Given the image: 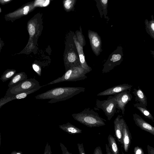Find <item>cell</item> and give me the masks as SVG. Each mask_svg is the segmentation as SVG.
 <instances>
[{
  "label": "cell",
  "instance_id": "cell-1",
  "mask_svg": "<svg viewBox=\"0 0 154 154\" xmlns=\"http://www.w3.org/2000/svg\"><path fill=\"white\" fill-rule=\"evenodd\" d=\"M85 88L82 87H61L55 88L35 97L37 99H50L49 103L66 100L79 93L84 92Z\"/></svg>",
  "mask_w": 154,
  "mask_h": 154
},
{
  "label": "cell",
  "instance_id": "cell-2",
  "mask_svg": "<svg viewBox=\"0 0 154 154\" xmlns=\"http://www.w3.org/2000/svg\"><path fill=\"white\" fill-rule=\"evenodd\" d=\"M73 32L69 31L65 37L63 61L65 71L70 68L80 65L77 49L73 37Z\"/></svg>",
  "mask_w": 154,
  "mask_h": 154
},
{
  "label": "cell",
  "instance_id": "cell-3",
  "mask_svg": "<svg viewBox=\"0 0 154 154\" xmlns=\"http://www.w3.org/2000/svg\"><path fill=\"white\" fill-rule=\"evenodd\" d=\"M72 116L75 120L90 128L99 127L106 124V121L104 119L89 108H85L80 112L73 114Z\"/></svg>",
  "mask_w": 154,
  "mask_h": 154
},
{
  "label": "cell",
  "instance_id": "cell-4",
  "mask_svg": "<svg viewBox=\"0 0 154 154\" xmlns=\"http://www.w3.org/2000/svg\"><path fill=\"white\" fill-rule=\"evenodd\" d=\"M87 73L81 65L72 67L66 71L64 74L43 87L64 82H75L84 80L87 78Z\"/></svg>",
  "mask_w": 154,
  "mask_h": 154
},
{
  "label": "cell",
  "instance_id": "cell-5",
  "mask_svg": "<svg viewBox=\"0 0 154 154\" xmlns=\"http://www.w3.org/2000/svg\"><path fill=\"white\" fill-rule=\"evenodd\" d=\"M41 86L34 78L27 79L15 86L9 88L4 97H10L23 91Z\"/></svg>",
  "mask_w": 154,
  "mask_h": 154
},
{
  "label": "cell",
  "instance_id": "cell-6",
  "mask_svg": "<svg viewBox=\"0 0 154 154\" xmlns=\"http://www.w3.org/2000/svg\"><path fill=\"white\" fill-rule=\"evenodd\" d=\"M116 100L113 96L111 95L106 100H100L97 99L96 101L97 108L103 111L109 121L111 120L116 112Z\"/></svg>",
  "mask_w": 154,
  "mask_h": 154
},
{
  "label": "cell",
  "instance_id": "cell-7",
  "mask_svg": "<svg viewBox=\"0 0 154 154\" xmlns=\"http://www.w3.org/2000/svg\"><path fill=\"white\" fill-rule=\"evenodd\" d=\"M123 48L121 46H119L110 54L103 65V73L108 72L116 66L120 65L123 60Z\"/></svg>",
  "mask_w": 154,
  "mask_h": 154
},
{
  "label": "cell",
  "instance_id": "cell-8",
  "mask_svg": "<svg viewBox=\"0 0 154 154\" xmlns=\"http://www.w3.org/2000/svg\"><path fill=\"white\" fill-rule=\"evenodd\" d=\"M36 8L34 4V1L28 2L14 11L5 14V19L6 21L13 22L16 20L27 15Z\"/></svg>",
  "mask_w": 154,
  "mask_h": 154
},
{
  "label": "cell",
  "instance_id": "cell-9",
  "mask_svg": "<svg viewBox=\"0 0 154 154\" xmlns=\"http://www.w3.org/2000/svg\"><path fill=\"white\" fill-rule=\"evenodd\" d=\"M130 91L131 90H127L113 94V96L117 102L116 109L121 111L123 116L125 115L126 104L132 98Z\"/></svg>",
  "mask_w": 154,
  "mask_h": 154
},
{
  "label": "cell",
  "instance_id": "cell-10",
  "mask_svg": "<svg viewBox=\"0 0 154 154\" xmlns=\"http://www.w3.org/2000/svg\"><path fill=\"white\" fill-rule=\"evenodd\" d=\"M88 36L93 53L96 56H98L102 51L100 36L97 32L90 30L88 31Z\"/></svg>",
  "mask_w": 154,
  "mask_h": 154
},
{
  "label": "cell",
  "instance_id": "cell-11",
  "mask_svg": "<svg viewBox=\"0 0 154 154\" xmlns=\"http://www.w3.org/2000/svg\"><path fill=\"white\" fill-rule=\"evenodd\" d=\"M73 37L77 49L80 65L88 73L91 71L92 69L88 65L86 62L83 51V47L79 42L74 32H73Z\"/></svg>",
  "mask_w": 154,
  "mask_h": 154
},
{
  "label": "cell",
  "instance_id": "cell-12",
  "mask_svg": "<svg viewBox=\"0 0 154 154\" xmlns=\"http://www.w3.org/2000/svg\"><path fill=\"white\" fill-rule=\"evenodd\" d=\"M132 86V85L128 84L116 85L100 92L97 94V96H100L113 95L125 91L131 90Z\"/></svg>",
  "mask_w": 154,
  "mask_h": 154
},
{
  "label": "cell",
  "instance_id": "cell-13",
  "mask_svg": "<svg viewBox=\"0 0 154 154\" xmlns=\"http://www.w3.org/2000/svg\"><path fill=\"white\" fill-rule=\"evenodd\" d=\"M125 120L122 115H118L113 123L115 135L119 142L122 144L123 131Z\"/></svg>",
  "mask_w": 154,
  "mask_h": 154
},
{
  "label": "cell",
  "instance_id": "cell-14",
  "mask_svg": "<svg viewBox=\"0 0 154 154\" xmlns=\"http://www.w3.org/2000/svg\"><path fill=\"white\" fill-rule=\"evenodd\" d=\"M134 120L136 125L141 129L154 135V127L144 120L140 116L135 113L133 114Z\"/></svg>",
  "mask_w": 154,
  "mask_h": 154
},
{
  "label": "cell",
  "instance_id": "cell-15",
  "mask_svg": "<svg viewBox=\"0 0 154 154\" xmlns=\"http://www.w3.org/2000/svg\"><path fill=\"white\" fill-rule=\"evenodd\" d=\"M132 139L131 133L128 127L125 120L123 131L122 144L125 152H128L130 146Z\"/></svg>",
  "mask_w": 154,
  "mask_h": 154
},
{
  "label": "cell",
  "instance_id": "cell-16",
  "mask_svg": "<svg viewBox=\"0 0 154 154\" xmlns=\"http://www.w3.org/2000/svg\"><path fill=\"white\" fill-rule=\"evenodd\" d=\"M96 3V6L99 12L101 18H104L107 21L109 18L107 15V7L108 0H95Z\"/></svg>",
  "mask_w": 154,
  "mask_h": 154
},
{
  "label": "cell",
  "instance_id": "cell-17",
  "mask_svg": "<svg viewBox=\"0 0 154 154\" xmlns=\"http://www.w3.org/2000/svg\"><path fill=\"white\" fill-rule=\"evenodd\" d=\"M133 94L135 96V101L146 107L147 106V99L143 91L140 88H134Z\"/></svg>",
  "mask_w": 154,
  "mask_h": 154
},
{
  "label": "cell",
  "instance_id": "cell-18",
  "mask_svg": "<svg viewBox=\"0 0 154 154\" xmlns=\"http://www.w3.org/2000/svg\"><path fill=\"white\" fill-rule=\"evenodd\" d=\"M27 78V75L24 72L16 73L11 79L8 86L11 88L15 86Z\"/></svg>",
  "mask_w": 154,
  "mask_h": 154
},
{
  "label": "cell",
  "instance_id": "cell-19",
  "mask_svg": "<svg viewBox=\"0 0 154 154\" xmlns=\"http://www.w3.org/2000/svg\"><path fill=\"white\" fill-rule=\"evenodd\" d=\"M59 127L61 129L70 134L75 135L82 133V130L69 122L66 124L59 125Z\"/></svg>",
  "mask_w": 154,
  "mask_h": 154
},
{
  "label": "cell",
  "instance_id": "cell-20",
  "mask_svg": "<svg viewBox=\"0 0 154 154\" xmlns=\"http://www.w3.org/2000/svg\"><path fill=\"white\" fill-rule=\"evenodd\" d=\"M134 106L146 118L154 122V118L149 111L147 109V107H145L138 103L134 104Z\"/></svg>",
  "mask_w": 154,
  "mask_h": 154
},
{
  "label": "cell",
  "instance_id": "cell-21",
  "mask_svg": "<svg viewBox=\"0 0 154 154\" xmlns=\"http://www.w3.org/2000/svg\"><path fill=\"white\" fill-rule=\"evenodd\" d=\"M108 146L112 154H119V150L116 139L111 135L109 134L108 137Z\"/></svg>",
  "mask_w": 154,
  "mask_h": 154
},
{
  "label": "cell",
  "instance_id": "cell-22",
  "mask_svg": "<svg viewBox=\"0 0 154 154\" xmlns=\"http://www.w3.org/2000/svg\"><path fill=\"white\" fill-rule=\"evenodd\" d=\"M152 19L148 21L147 19L145 20V29L147 33L151 37L154 39V19L153 15L151 16Z\"/></svg>",
  "mask_w": 154,
  "mask_h": 154
},
{
  "label": "cell",
  "instance_id": "cell-23",
  "mask_svg": "<svg viewBox=\"0 0 154 154\" xmlns=\"http://www.w3.org/2000/svg\"><path fill=\"white\" fill-rule=\"evenodd\" d=\"M42 87H43L42 86L38 88H33L28 91L23 92L9 97H10L11 100L16 99H20L24 98L27 97L28 95L38 91Z\"/></svg>",
  "mask_w": 154,
  "mask_h": 154
},
{
  "label": "cell",
  "instance_id": "cell-24",
  "mask_svg": "<svg viewBox=\"0 0 154 154\" xmlns=\"http://www.w3.org/2000/svg\"><path fill=\"white\" fill-rule=\"evenodd\" d=\"M16 70L14 69H7L2 75L0 79L3 82L11 79L16 74Z\"/></svg>",
  "mask_w": 154,
  "mask_h": 154
},
{
  "label": "cell",
  "instance_id": "cell-25",
  "mask_svg": "<svg viewBox=\"0 0 154 154\" xmlns=\"http://www.w3.org/2000/svg\"><path fill=\"white\" fill-rule=\"evenodd\" d=\"M76 0H63V5L64 10L67 12L74 11Z\"/></svg>",
  "mask_w": 154,
  "mask_h": 154
},
{
  "label": "cell",
  "instance_id": "cell-26",
  "mask_svg": "<svg viewBox=\"0 0 154 154\" xmlns=\"http://www.w3.org/2000/svg\"><path fill=\"white\" fill-rule=\"evenodd\" d=\"M76 37L80 44L84 47L85 45V41L82 34L81 26L80 27V30H77L75 32Z\"/></svg>",
  "mask_w": 154,
  "mask_h": 154
},
{
  "label": "cell",
  "instance_id": "cell-27",
  "mask_svg": "<svg viewBox=\"0 0 154 154\" xmlns=\"http://www.w3.org/2000/svg\"><path fill=\"white\" fill-rule=\"evenodd\" d=\"M50 2V0H34V4L36 8L37 7H45L48 5Z\"/></svg>",
  "mask_w": 154,
  "mask_h": 154
},
{
  "label": "cell",
  "instance_id": "cell-28",
  "mask_svg": "<svg viewBox=\"0 0 154 154\" xmlns=\"http://www.w3.org/2000/svg\"><path fill=\"white\" fill-rule=\"evenodd\" d=\"M32 67L33 69L37 73L38 75L40 76L41 74V68L38 64L35 62L32 64Z\"/></svg>",
  "mask_w": 154,
  "mask_h": 154
},
{
  "label": "cell",
  "instance_id": "cell-29",
  "mask_svg": "<svg viewBox=\"0 0 154 154\" xmlns=\"http://www.w3.org/2000/svg\"><path fill=\"white\" fill-rule=\"evenodd\" d=\"M134 154H144L142 148L138 146H137L134 148Z\"/></svg>",
  "mask_w": 154,
  "mask_h": 154
},
{
  "label": "cell",
  "instance_id": "cell-30",
  "mask_svg": "<svg viewBox=\"0 0 154 154\" xmlns=\"http://www.w3.org/2000/svg\"><path fill=\"white\" fill-rule=\"evenodd\" d=\"M77 146L79 154H85V152L84 150L83 143L81 144L78 143Z\"/></svg>",
  "mask_w": 154,
  "mask_h": 154
},
{
  "label": "cell",
  "instance_id": "cell-31",
  "mask_svg": "<svg viewBox=\"0 0 154 154\" xmlns=\"http://www.w3.org/2000/svg\"><path fill=\"white\" fill-rule=\"evenodd\" d=\"M52 152L51 150V146L48 143H47L45 148L44 154H51Z\"/></svg>",
  "mask_w": 154,
  "mask_h": 154
},
{
  "label": "cell",
  "instance_id": "cell-32",
  "mask_svg": "<svg viewBox=\"0 0 154 154\" xmlns=\"http://www.w3.org/2000/svg\"><path fill=\"white\" fill-rule=\"evenodd\" d=\"M60 146L62 151L63 154H72V153L69 152L67 150L66 148L62 143H60Z\"/></svg>",
  "mask_w": 154,
  "mask_h": 154
},
{
  "label": "cell",
  "instance_id": "cell-33",
  "mask_svg": "<svg viewBox=\"0 0 154 154\" xmlns=\"http://www.w3.org/2000/svg\"><path fill=\"white\" fill-rule=\"evenodd\" d=\"M94 154H103V152L100 146L97 147L94 149Z\"/></svg>",
  "mask_w": 154,
  "mask_h": 154
},
{
  "label": "cell",
  "instance_id": "cell-34",
  "mask_svg": "<svg viewBox=\"0 0 154 154\" xmlns=\"http://www.w3.org/2000/svg\"><path fill=\"white\" fill-rule=\"evenodd\" d=\"M147 148L148 154H154V148L153 147L148 145Z\"/></svg>",
  "mask_w": 154,
  "mask_h": 154
},
{
  "label": "cell",
  "instance_id": "cell-35",
  "mask_svg": "<svg viewBox=\"0 0 154 154\" xmlns=\"http://www.w3.org/2000/svg\"><path fill=\"white\" fill-rule=\"evenodd\" d=\"M13 0H0V4L2 5L9 3Z\"/></svg>",
  "mask_w": 154,
  "mask_h": 154
},
{
  "label": "cell",
  "instance_id": "cell-36",
  "mask_svg": "<svg viewBox=\"0 0 154 154\" xmlns=\"http://www.w3.org/2000/svg\"><path fill=\"white\" fill-rule=\"evenodd\" d=\"M106 146V154H112V153L111 151V150L110 149L108 145L107 144H105Z\"/></svg>",
  "mask_w": 154,
  "mask_h": 154
},
{
  "label": "cell",
  "instance_id": "cell-37",
  "mask_svg": "<svg viewBox=\"0 0 154 154\" xmlns=\"http://www.w3.org/2000/svg\"><path fill=\"white\" fill-rule=\"evenodd\" d=\"M5 44L3 40H2L0 37V53L4 45Z\"/></svg>",
  "mask_w": 154,
  "mask_h": 154
},
{
  "label": "cell",
  "instance_id": "cell-38",
  "mask_svg": "<svg viewBox=\"0 0 154 154\" xmlns=\"http://www.w3.org/2000/svg\"><path fill=\"white\" fill-rule=\"evenodd\" d=\"M22 154V152L21 151L17 152L16 151H12L11 153V154Z\"/></svg>",
  "mask_w": 154,
  "mask_h": 154
},
{
  "label": "cell",
  "instance_id": "cell-39",
  "mask_svg": "<svg viewBox=\"0 0 154 154\" xmlns=\"http://www.w3.org/2000/svg\"><path fill=\"white\" fill-rule=\"evenodd\" d=\"M1 133L0 131V148L1 144Z\"/></svg>",
  "mask_w": 154,
  "mask_h": 154
},
{
  "label": "cell",
  "instance_id": "cell-40",
  "mask_svg": "<svg viewBox=\"0 0 154 154\" xmlns=\"http://www.w3.org/2000/svg\"><path fill=\"white\" fill-rule=\"evenodd\" d=\"M2 12V9L0 7V13Z\"/></svg>",
  "mask_w": 154,
  "mask_h": 154
}]
</instances>
